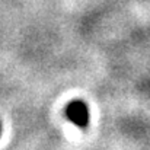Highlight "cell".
Returning <instances> with one entry per match:
<instances>
[{"label": "cell", "mask_w": 150, "mask_h": 150, "mask_svg": "<svg viewBox=\"0 0 150 150\" xmlns=\"http://www.w3.org/2000/svg\"><path fill=\"white\" fill-rule=\"evenodd\" d=\"M64 114H66L69 121H71L74 125H77L82 130H85L89 124V109L83 100L74 99L70 103H67Z\"/></svg>", "instance_id": "cell-1"}, {"label": "cell", "mask_w": 150, "mask_h": 150, "mask_svg": "<svg viewBox=\"0 0 150 150\" xmlns=\"http://www.w3.org/2000/svg\"><path fill=\"white\" fill-rule=\"evenodd\" d=\"M0 131H1V125H0Z\"/></svg>", "instance_id": "cell-2"}]
</instances>
